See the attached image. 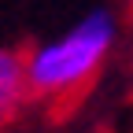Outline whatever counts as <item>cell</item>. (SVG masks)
Returning a JSON list of instances; mask_svg holds the SVG:
<instances>
[{
    "mask_svg": "<svg viewBox=\"0 0 133 133\" xmlns=\"http://www.w3.org/2000/svg\"><path fill=\"white\" fill-rule=\"evenodd\" d=\"M111 44H115L111 11H89L70 33L41 44L26 59L30 96L59 104V100L81 92L85 81H92V74L100 70V63L111 52Z\"/></svg>",
    "mask_w": 133,
    "mask_h": 133,
    "instance_id": "6da1fadb",
    "label": "cell"
},
{
    "mask_svg": "<svg viewBox=\"0 0 133 133\" xmlns=\"http://www.w3.org/2000/svg\"><path fill=\"white\" fill-rule=\"evenodd\" d=\"M30 100V81H26V59L11 48H0V126L11 122L19 107Z\"/></svg>",
    "mask_w": 133,
    "mask_h": 133,
    "instance_id": "7a4b0ae2",
    "label": "cell"
}]
</instances>
